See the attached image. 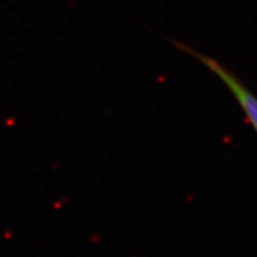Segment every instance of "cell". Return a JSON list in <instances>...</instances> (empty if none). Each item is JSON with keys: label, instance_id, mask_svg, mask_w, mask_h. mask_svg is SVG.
<instances>
[{"label": "cell", "instance_id": "cell-1", "mask_svg": "<svg viewBox=\"0 0 257 257\" xmlns=\"http://www.w3.org/2000/svg\"><path fill=\"white\" fill-rule=\"evenodd\" d=\"M178 46L182 48V50L187 51L189 55H193L197 57L199 61H201L208 69L212 70L225 83V86L232 93L233 98L238 102L245 117L248 118L250 124L252 125V127L255 128L257 133V98L255 94L250 92L245 87V85L239 79L236 78V75H233L230 70H227L218 61L212 59V57L199 54L198 51L191 49L189 47H185L184 44H178Z\"/></svg>", "mask_w": 257, "mask_h": 257}]
</instances>
